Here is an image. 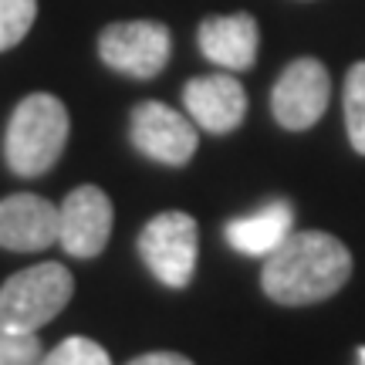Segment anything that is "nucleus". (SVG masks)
I'll return each mask as SVG.
<instances>
[{"label": "nucleus", "instance_id": "4468645a", "mask_svg": "<svg viewBox=\"0 0 365 365\" xmlns=\"http://www.w3.org/2000/svg\"><path fill=\"white\" fill-rule=\"evenodd\" d=\"M38 17V0H0V51H11L27 38Z\"/></svg>", "mask_w": 365, "mask_h": 365}, {"label": "nucleus", "instance_id": "39448f33", "mask_svg": "<svg viewBox=\"0 0 365 365\" xmlns=\"http://www.w3.org/2000/svg\"><path fill=\"white\" fill-rule=\"evenodd\" d=\"M173 51V34L159 21H118L98 34V58L129 78H156Z\"/></svg>", "mask_w": 365, "mask_h": 365}, {"label": "nucleus", "instance_id": "9b49d317", "mask_svg": "<svg viewBox=\"0 0 365 365\" xmlns=\"http://www.w3.org/2000/svg\"><path fill=\"white\" fill-rule=\"evenodd\" d=\"M200 51L207 61L227 68V71H244L257 61V44H261V31L250 14H220V17H207L200 31Z\"/></svg>", "mask_w": 365, "mask_h": 365}, {"label": "nucleus", "instance_id": "a211bd4d", "mask_svg": "<svg viewBox=\"0 0 365 365\" xmlns=\"http://www.w3.org/2000/svg\"><path fill=\"white\" fill-rule=\"evenodd\" d=\"M359 365H365V349H359Z\"/></svg>", "mask_w": 365, "mask_h": 365}, {"label": "nucleus", "instance_id": "6e6552de", "mask_svg": "<svg viewBox=\"0 0 365 365\" xmlns=\"http://www.w3.org/2000/svg\"><path fill=\"white\" fill-rule=\"evenodd\" d=\"M112 200L98 186H78L58 207V244L65 254L91 261L98 257L112 237Z\"/></svg>", "mask_w": 365, "mask_h": 365}, {"label": "nucleus", "instance_id": "9d476101", "mask_svg": "<svg viewBox=\"0 0 365 365\" xmlns=\"http://www.w3.org/2000/svg\"><path fill=\"white\" fill-rule=\"evenodd\" d=\"M58 240V207L38 193L0 200V247L17 254L48 250Z\"/></svg>", "mask_w": 365, "mask_h": 365}, {"label": "nucleus", "instance_id": "f8f14e48", "mask_svg": "<svg viewBox=\"0 0 365 365\" xmlns=\"http://www.w3.org/2000/svg\"><path fill=\"white\" fill-rule=\"evenodd\" d=\"M294 227V210L287 207L284 200H271L264 203L257 213L240 217V220L227 223V244L237 254H247V257H267L271 250H277L284 244V237Z\"/></svg>", "mask_w": 365, "mask_h": 365}, {"label": "nucleus", "instance_id": "f3484780", "mask_svg": "<svg viewBox=\"0 0 365 365\" xmlns=\"http://www.w3.org/2000/svg\"><path fill=\"white\" fill-rule=\"evenodd\" d=\"M129 365H193L186 355L180 352H149V355H139V359H132Z\"/></svg>", "mask_w": 365, "mask_h": 365}, {"label": "nucleus", "instance_id": "2eb2a0df", "mask_svg": "<svg viewBox=\"0 0 365 365\" xmlns=\"http://www.w3.org/2000/svg\"><path fill=\"white\" fill-rule=\"evenodd\" d=\"M41 365H112V359L98 341L85 339V335H71L51 355H44Z\"/></svg>", "mask_w": 365, "mask_h": 365}, {"label": "nucleus", "instance_id": "dca6fc26", "mask_svg": "<svg viewBox=\"0 0 365 365\" xmlns=\"http://www.w3.org/2000/svg\"><path fill=\"white\" fill-rule=\"evenodd\" d=\"M38 331H7L0 328V365H41Z\"/></svg>", "mask_w": 365, "mask_h": 365}, {"label": "nucleus", "instance_id": "f03ea898", "mask_svg": "<svg viewBox=\"0 0 365 365\" xmlns=\"http://www.w3.org/2000/svg\"><path fill=\"white\" fill-rule=\"evenodd\" d=\"M71 132L65 102L51 91H34L17 102L7 132H4V159L14 176H44L61 159Z\"/></svg>", "mask_w": 365, "mask_h": 365}, {"label": "nucleus", "instance_id": "7ed1b4c3", "mask_svg": "<svg viewBox=\"0 0 365 365\" xmlns=\"http://www.w3.org/2000/svg\"><path fill=\"white\" fill-rule=\"evenodd\" d=\"M75 294V277L65 264H34L0 284V328L38 331L65 312Z\"/></svg>", "mask_w": 365, "mask_h": 365}, {"label": "nucleus", "instance_id": "f257e3e1", "mask_svg": "<svg viewBox=\"0 0 365 365\" xmlns=\"http://www.w3.org/2000/svg\"><path fill=\"white\" fill-rule=\"evenodd\" d=\"M352 274L349 247L322 230H291L284 244L267 254L261 284L267 298L287 308L331 298Z\"/></svg>", "mask_w": 365, "mask_h": 365}, {"label": "nucleus", "instance_id": "1a4fd4ad", "mask_svg": "<svg viewBox=\"0 0 365 365\" xmlns=\"http://www.w3.org/2000/svg\"><path fill=\"white\" fill-rule=\"evenodd\" d=\"M186 112L203 132L227 135L247 115V91L234 75H203L182 88Z\"/></svg>", "mask_w": 365, "mask_h": 365}, {"label": "nucleus", "instance_id": "423d86ee", "mask_svg": "<svg viewBox=\"0 0 365 365\" xmlns=\"http://www.w3.org/2000/svg\"><path fill=\"white\" fill-rule=\"evenodd\" d=\"M331 98V78L318 58H298L281 71V78L271 91L274 118L291 132L312 129L325 115Z\"/></svg>", "mask_w": 365, "mask_h": 365}, {"label": "nucleus", "instance_id": "ddd939ff", "mask_svg": "<svg viewBox=\"0 0 365 365\" xmlns=\"http://www.w3.org/2000/svg\"><path fill=\"white\" fill-rule=\"evenodd\" d=\"M345 129L359 156H365V61H355L345 75Z\"/></svg>", "mask_w": 365, "mask_h": 365}, {"label": "nucleus", "instance_id": "0eeeda50", "mask_svg": "<svg viewBox=\"0 0 365 365\" xmlns=\"http://www.w3.org/2000/svg\"><path fill=\"white\" fill-rule=\"evenodd\" d=\"M132 145L153 163L186 166L196 153V125L163 102H139L129 122Z\"/></svg>", "mask_w": 365, "mask_h": 365}, {"label": "nucleus", "instance_id": "20e7f679", "mask_svg": "<svg viewBox=\"0 0 365 365\" xmlns=\"http://www.w3.org/2000/svg\"><path fill=\"white\" fill-rule=\"evenodd\" d=\"M196 247H200L196 220L180 210L153 217L139 234V254H143L145 267L166 287H186L193 281Z\"/></svg>", "mask_w": 365, "mask_h": 365}]
</instances>
